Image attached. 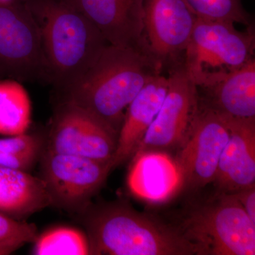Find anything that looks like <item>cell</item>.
Here are the masks:
<instances>
[{
    "mask_svg": "<svg viewBox=\"0 0 255 255\" xmlns=\"http://www.w3.org/2000/svg\"><path fill=\"white\" fill-rule=\"evenodd\" d=\"M160 67L139 47L108 45L82 76L63 90L61 101L81 107L119 135L130 102Z\"/></svg>",
    "mask_w": 255,
    "mask_h": 255,
    "instance_id": "obj_1",
    "label": "cell"
},
{
    "mask_svg": "<svg viewBox=\"0 0 255 255\" xmlns=\"http://www.w3.org/2000/svg\"><path fill=\"white\" fill-rule=\"evenodd\" d=\"M76 218L85 229L90 255H196L177 227L137 211L125 201L92 203Z\"/></svg>",
    "mask_w": 255,
    "mask_h": 255,
    "instance_id": "obj_2",
    "label": "cell"
},
{
    "mask_svg": "<svg viewBox=\"0 0 255 255\" xmlns=\"http://www.w3.org/2000/svg\"><path fill=\"white\" fill-rule=\"evenodd\" d=\"M26 6L39 28L45 78L63 91L83 75L110 44L68 0H33Z\"/></svg>",
    "mask_w": 255,
    "mask_h": 255,
    "instance_id": "obj_3",
    "label": "cell"
},
{
    "mask_svg": "<svg viewBox=\"0 0 255 255\" xmlns=\"http://www.w3.org/2000/svg\"><path fill=\"white\" fill-rule=\"evenodd\" d=\"M178 229L196 255H255V225L234 194L216 191L190 210Z\"/></svg>",
    "mask_w": 255,
    "mask_h": 255,
    "instance_id": "obj_4",
    "label": "cell"
},
{
    "mask_svg": "<svg viewBox=\"0 0 255 255\" xmlns=\"http://www.w3.org/2000/svg\"><path fill=\"white\" fill-rule=\"evenodd\" d=\"M253 23L238 31L234 23L197 18L181 67L197 87L214 83L255 59Z\"/></svg>",
    "mask_w": 255,
    "mask_h": 255,
    "instance_id": "obj_5",
    "label": "cell"
},
{
    "mask_svg": "<svg viewBox=\"0 0 255 255\" xmlns=\"http://www.w3.org/2000/svg\"><path fill=\"white\" fill-rule=\"evenodd\" d=\"M38 164L50 206L75 216L92 204L112 171L110 163L46 150Z\"/></svg>",
    "mask_w": 255,
    "mask_h": 255,
    "instance_id": "obj_6",
    "label": "cell"
},
{
    "mask_svg": "<svg viewBox=\"0 0 255 255\" xmlns=\"http://www.w3.org/2000/svg\"><path fill=\"white\" fill-rule=\"evenodd\" d=\"M119 135L93 114L60 101L46 134L45 150L112 164Z\"/></svg>",
    "mask_w": 255,
    "mask_h": 255,
    "instance_id": "obj_7",
    "label": "cell"
},
{
    "mask_svg": "<svg viewBox=\"0 0 255 255\" xmlns=\"http://www.w3.org/2000/svg\"><path fill=\"white\" fill-rule=\"evenodd\" d=\"M197 18L184 0H144L140 46L162 73L180 65Z\"/></svg>",
    "mask_w": 255,
    "mask_h": 255,
    "instance_id": "obj_8",
    "label": "cell"
},
{
    "mask_svg": "<svg viewBox=\"0 0 255 255\" xmlns=\"http://www.w3.org/2000/svg\"><path fill=\"white\" fill-rule=\"evenodd\" d=\"M0 75L17 81L45 78L39 28L27 6L0 3Z\"/></svg>",
    "mask_w": 255,
    "mask_h": 255,
    "instance_id": "obj_9",
    "label": "cell"
},
{
    "mask_svg": "<svg viewBox=\"0 0 255 255\" xmlns=\"http://www.w3.org/2000/svg\"><path fill=\"white\" fill-rule=\"evenodd\" d=\"M169 88L157 117L136 152L178 150L190 131L199 110L197 87L181 67L168 72Z\"/></svg>",
    "mask_w": 255,
    "mask_h": 255,
    "instance_id": "obj_10",
    "label": "cell"
},
{
    "mask_svg": "<svg viewBox=\"0 0 255 255\" xmlns=\"http://www.w3.org/2000/svg\"><path fill=\"white\" fill-rule=\"evenodd\" d=\"M230 136L224 117L199 104V110L175 158L184 187L202 188L214 182L220 157Z\"/></svg>",
    "mask_w": 255,
    "mask_h": 255,
    "instance_id": "obj_11",
    "label": "cell"
},
{
    "mask_svg": "<svg viewBox=\"0 0 255 255\" xmlns=\"http://www.w3.org/2000/svg\"><path fill=\"white\" fill-rule=\"evenodd\" d=\"M113 46L139 47L144 0H68Z\"/></svg>",
    "mask_w": 255,
    "mask_h": 255,
    "instance_id": "obj_12",
    "label": "cell"
},
{
    "mask_svg": "<svg viewBox=\"0 0 255 255\" xmlns=\"http://www.w3.org/2000/svg\"><path fill=\"white\" fill-rule=\"evenodd\" d=\"M224 118L230 136L214 183L219 192L234 194L255 185V118Z\"/></svg>",
    "mask_w": 255,
    "mask_h": 255,
    "instance_id": "obj_13",
    "label": "cell"
},
{
    "mask_svg": "<svg viewBox=\"0 0 255 255\" xmlns=\"http://www.w3.org/2000/svg\"><path fill=\"white\" fill-rule=\"evenodd\" d=\"M127 186L132 195L147 202H166L184 187L175 158L162 151H144L130 159Z\"/></svg>",
    "mask_w": 255,
    "mask_h": 255,
    "instance_id": "obj_14",
    "label": "cell"
},
{
    "mask_svg": "<svg viewBox=\"0 0 255 255\" xmlns=\"http://www.w3.org/2000/svg\"><path fill=\"white\" fill-rule=\"evenodd\" d=\"M169 88L168 77L159 74L142 87L128 107L119 132L112 171L130 160L158 114Z\"/></svg>",
    "mask_w": 255,
    "mask_h": 255,
    "instance_id": "obj_15",
    "label": "cell"
},
{
    "mask_svg": "<svg viewBox=\"0 0 255 255\" xmlns=\"http://www.w3.org/2000/svg\"><path fill=\"white\" fill-rule=\"evenodd\" d=\"M197 90L199 104L222 117L255 118V59Z\"/></svg>",
    "mask_w": 255,
    "mask_h": 255,
    "instance_id": "obj_16",
    "label": "cell"
},
{
    "mask_svg": "<svg viewBox=\"0 0 255 255\" xmlns=\"http://www.w3.org/2000/svg\"><path fill=\"white\" fill-rule=\"evenodd\" d=\"M49 206V198L39 177L0 167V214L26 221Z\"/></svg>",
    "mask_w": 255,
    "mask_h": 255,
    "instance_id": "obj_17",
    "label": "cell"
},
{
    "mask_svg": "<svg viewBox=\"0 0 255 255\" xmlns=\"http://www.w3.org/2000/svg\"><path fill=\"white\" fill-rule=\"evenodd\" d=\"M31 102L26 89L17 80L0 81V135H20L31 124Z\"/></svg>",
    "mask_w": 255,
    "mask_h": 255,
    "instance_id": "obj_18",
    "label": "cell"
},
{
    "mask_svg": "<svg viewBox=\"0 0 255 255\" xmlns=\"http://www.w3.org/2000/svg\"><path fill=\"white\" fill-rule=\"evenodd\" d=\"M46 147V134L24 132L0 138V167L31 172Z\"/></svg>",
    "mask_w": 255,
    "mask_h": 255,
    "instance_id": "obj_19",
    "label": "cell"
},
{
    "mask_svg": "<svg viewBox=\"0 0 255 255\" xmlns=\"http://www.w3.org/2000/svg\"><path fill=\"white\" fill-rule=\"evenodd\" d=\"M33 243V255H90L86 234L82 230L72 226H58L48 228L38 234Z\"/></svg>",
    "mask_w": 255,
    "mask_h": 255,
    "instance_id": "obj_20",
    "label": "cell"
},
{
    "mask_svg": "<svg viewBox=\"0 0 255 255\" xmlns=\"http://www.w3.org/2000/svg\"><path fill=\"white\" fill-rule=\"evenodd\" d=\"M197 18L211 21L239 23L248 26L253 23L243 8L241 0H184Z\"/></svg>",
    "mask_w": 255,
    "mask_h": 255,
    "instance_id": "obj_21",
    "label": "cell"
},
{
    "mask_svg": "<svg viewBox=\"0 0 255 255\" xmlns=\"http://www.w3.org/2000/svg\"><path fill=\"white\" fill-rule=\"evenodd\" d=\"M38 234L33 223L0 214V255L11 254L27 243H33Z\"/></svg>",
    "mask_w": 255,
    "mask_h": 255,
    "instance_id": "obj_22",
    "label": "cell"
},
{
    "mask_svg": "<svg viewBox=\"0 0 255 255\" xmlns=\"http://www.w3.org/2000/svg\"><path fill=\"white\" fill-rule=\"evenodd\" d=\"M234 194L247 216L255 225V185L238 191Z\"/></svg>",
    "mask_w": 255,
    "mask_h": 255,
    "instance_id": "obj_23",
    "label": "cell"
},
{
    "mask_svg": "<svg viewBox=\"0 0 255 255\" xmlns=\"http://www.w3.org/2000/svg\"><path fill=\"white\" fill-rule=\"evenodd\" d=\"M13 0H0V3H11Z\"/></svg>",
    "mask_w": 255,
    "mask_h": 255,
    "instance_id": "obj_24",
    "label": "cell"
}]
</instances>
